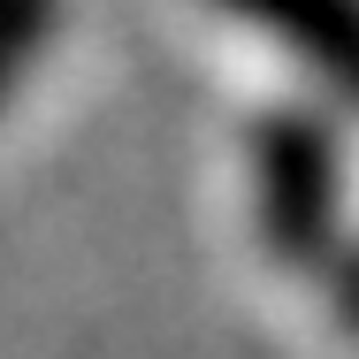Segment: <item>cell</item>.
Wrapping results in <instances>:
<instances>
[{"label": "cell", "instance_id": "obj_1", "mask_svg": "<svg viewBox=\"0 0 359 359\" xmlns=\"http://www.w3.org/2000/svg\"><path fill=\"white\" fill-rule=\"evenodd\" d=\"M252 168V229L283 268L344 260V138L321 107H268L245 138Z\"/></svg>", "mask_w": 359, "mask_h": 359}, {"label": "cell", "instance_id": "obj_2", "mask_svg": "<svg viewBox=\"0 0 359 359\" xmlns=\"http://www.w3.org/2000/svg\"><path fill=\"white\" fill-rule=\"evenodd\" d=\"M222 8L283 39L321 84H337L359 107V0H222Z\"/></svg>", "mask_w": 359, "mask_h": 359}, {"label": "cell", "instance_id": "obj_3", "mask_svg": "<svg viewBox=\"0 0 359 359\" xmlns=\"http://www.w3.org/2000/svg\"><path fill=\"white\" fill-rule=\"evenodd\" d=\"M54 31H62V0H0V115L39 76Z\"/></svg>", "mask_w": 359, "mask_h": 359}, {"label": "cell", "instance_id": "obj_4", "mask_svg": "<svg viewBox=\"0 0 359 359\" xmlns=\"http://www.w3.org/2000/svg\"><path fill=\"white\" fill-rule=\"evenodd\" d=\"M329 276H337V283H329V306H337V321L359 337V245H344V260H337Z\"/></svg>", "mask_w": 359, "mask_h": 359}]
</instances>
